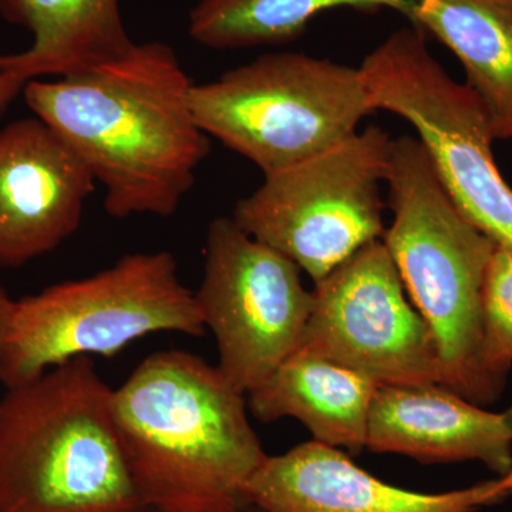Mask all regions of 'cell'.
<instances>
[{
	"instance_id": "7402d4cb",
	"label": "cell",
	"mask_w": 512,
	"mask_h": 512,
	"mask_svg": "<svg viewBox=\"0 0 512 512\" xmlns=\"http://www.w3.org/2000/svg\"><path fill=\"white\" fill-rule=\"evenodd\" d=\"M237 512H261L259 510H256L255 507H252V505H247V507L242 508V510H239Z\"/></svg>"
},
{
	"instance_id": "603a6c76",
	"label": "cell",
	"mask_w": 512,
	"mask_h": 512,
	"mask_svg": "<svg viewBox=\"0 0 512 512\" xmlns=\"http://www.w3.org/2000/svg\"><path fill=\"white\" fill-rule=\"evenodd\" d=\"M141 512H158V511H156V510H151V508H146V510L141 511Z\"/></svg>"
},
{
	"instance_id": "277c9868",
	"label": "cell",
	"mask_w": 512,
	"mask_h": 512,
	"mask_svg": "<svg viewBox=\"0 0 512 512\" xmlns=\"http://www.w3.org/2000/svg\"><path fill=\"white\" fill-rule=\"evenodd\" d=\"M392 227L383 244L436 340L443 387L487 406L503 390L483 363V289L497 244L458 210L417 138L393 140Z\"/></svg>"
},
{
	"instance_id": "4fadbf2b",
	"label": "cell",
	"mask_w": 512,
	"mask_h": 512,
	"mask_svg": "<svg viewBox=\"0 0 512 512\" xmlns=\"http://www.w3.org/2000/svg\"><path fill=\"white\" fill-rule=\"evenodd\" d=\"M366 447L421 463L480 461L505 476L512 468V406L488 412L439 384L379 386Z\"/></svg>"
},
{
	"instance_id": "7c38bea8",
	"label": "cell",
	"mask_w": 512,
	"mask_h": 512,
	"mask_svg": "<svg viewBox=\"0 0 512 512\" xmlns=\"http://www.w3.org/2000/svg\"><path fill=\"white\" fill-rule=\"evenodd\" d=\"M245 498L261 512H477L504 501L495 480L440 494L393 487L315 440L266 456Z\"/></svg>"
},
{
	"instance_id": "ac0fdd59",
	"label": "cell",
	"mask_w": 512,
	"mask_h": 512,
	"mask_svg": "<svg viewBox=\"0 0 512 512\" xmlns=\"http://www.w3.org/2000/svg\"><path fill=\"white\" fill-rule=\"evenodd\" d=\"M483 363L501 390L512 367V248L497 245L483 289Z\"/></svg>"
},
{
	"instance_id": "2e32d148",
	"label": "cell",
	"mask_w": 512,
	"mask_h": 512,
	"mask_svg": "<svg viewBox=\"0 0 512 512\" xmlns=\"http://www.w3.org/2000/svg\"><path fill=\"white\" fill-rule=\"evenodd\" d=\"M410 22L457 56L495 138L512 140V0H420Z\"/></svg>"
},
{
	"instance_id": "ba28073f",
	"label": "cell",
	"mask_w": 512,
	"mask_h": 512,
	"mask_svg": "<svg viewBox=\"0 0 512 512\" xmlns=\"http://www.w3.org/2000/svg\"><path fill=\"white\" fill-rule=\"evenodd\" d=\"M393 140L377 126L279 173L238 202L232 220L281 252L318 284L383 238L382 184Z\"/></svg>"
},
{
	"instance_id": "3957f363",
	"label": "cell",
	"mask_w": 512,
	"mask_h": 512,
	"mask_svg": "<svg viewBox=\"0 0 512 512\" xmlns=\"http://www.w3.org/2000/svg\"><path fill=\"white\" fill-rule=\"evenodd\" d=\"M113 389L90 357L0 399V512H141L121 453Z\"/></svg>"
},
{
	"instance_id": "30bf717a",
	"label": "cell",
	"mask_w": 512,
	"mask_h": 512,
	"mask_svg": "<svg viewBox=\"0 0 512 512\" xmlns=\"http://www.w3.org/2000/svg\"><path fill=\"white\" fill-rule=\"evenodd\" d=\"M382 239L359 249L315 284L299 352L362 373L377 386L439 384L436 340Z\"/></svg>"
},
{
	"instance_id": "e0dca14e",
	"label": "cell",
	"mask_w": 512,
	"mask_h": 512,
	"mask_svg": "<svg viewBox=\"0 0 512 512\" xmlns=\"http://www.w3.org/2000/svg\"><path fill=\"white\" fill-rule=\"evenodd\" d=\"M420 0H200L188 32L211 49L282 45L305 32L319 13L339 8L392 9L410 20Z\"/></svg>"
},
{
	"instance_id": "9a60e30c",
	"label": "cell",
	"mask_w": 512,
	"mask_h": 512,
	"mask_svg": "<svg viewBox=\"0 0 512 512\" xmlns=\"http://www.w3.org/2000/svg\"><path fill=\"white\" fill-rule=\"evenodd\" d=\"M377 387L356 370L296 350L248 394L247 403L264 423L293 417L318 443L357 454L366 448Z\"/></svg>"
},
{
	"instance_id": "6da1fadb",
	"label": "cell",
	"mask_w": 512,
	"mask_h": 512,
	"mask_svg": "<svg viewBox=\"0 0 512 512\" xmlns=\"http://www.w3.org/2000/svg\"><path fill=\"white\" fill-rule=\"evenodd\" d=\"M192 87L173 47L147 42L84 72L30 80L23 92L103 184L111 217H171L210 153Z\"/></svg>"
},
{
	"instance_id": "44dd1931",
	"label": "cell",
	"mask_w": 512,
	"mask_h": 512,
	"mask_svg": "<svg viewBox=\"0 0 512 512\" xmlns=\"http://www.w3.org/2000/svg\"><path fill=\"white\" fill-rule=\"evenodd\" d=\"M495 490H497V493L500 494L504 500L512 495V468L505 476H501L498 480H495Z\"/></svg>"
},
{
	"instance_id": "d6986e66",
	"label": "cell",
	"mask_w": 512,
	"mask_h": 512,
	"mask_svg": "<svg viewBox=\"0 0 512 512\" xmlns=\"http://www.w3.org/2000/svg\"><path fill=\"white\" fill-rule=\"evenodd\" d=\"M25 84L22 80L16 79L15 76H10V74L0 70V114L18 96V93L20 90H23Z\"/></svg>"
},
{
	"instance_id": "8fae6325",
	"label": "cell",
	"mask_w": 512,
	"mask_h": 512,
	"mask_svg": "<svg viewBox=\"0 0 512 512\" xmlns=\"http://www.w3.org/2000/svg\"><path fill=\"white\" fill-rule=\"evenodd\" d=\"M96 180L45 121L0 131V266H20L72 237Z\"/></svg>"
},
{
	"instance_id": "9c48e42d",
	"label": "cell",
	"mask_w": 512,
	"mask_h": 512,
	"mask_svg": "<svg viewBox=\"0 0 512 512\" xmlns=\"http://www.w3.org/2000/svg\"><path fill=\"white\" fill-rule=\"evenodd\" d=\"M194 295L217 340L218 369L245 396L298 350L313 305L299 266L227 217L208 228Z\"/></svg>"
},
{
	"instance_id": "ffe728a7",
	"label": "cell",
	"mask_w": 512,
	"mask_h": 512,
	"mask_svg": "<svg viewBox=\"0 0 512 512\" xmlns=\"http://www.w3.org/2000/svg\"><path fill=\"white\" fill-rule=\"evenodd\" d=\"M13 299L9 298L8 293L0 288V360H2L3 353V340H5L6 323H8V316L10 308H12Z\"/></svg>"
},
{
	"instance_id": "5b68a950",
	"label": "cell",
	"mask_w": 512,
	"mask_h": 512,
	"mask_svg": "<svg viewBox=\"0 0 512 512\" xmlns=\"http://www.w3.org/2000/svg\"><path fill=\"white\" fill-rule=\"evenodd\" d=\"M205 330L173 254L126 255L97 274L12 302L0 382L16 389L76 357L117 355L151 333Z\"/></svg>"
},
{
	"instance_id": "5bb4252c",
	"label": "cell",
	"mask_w": 512,
	"mask_h": 512,
	"mask_svg": "<svg viewBox=\"0 0 512 512\" xmlns=\"http://www.w3.org/2000/svg\"><path fill=\"white\" fill-rule=\"evenodd\" d=\"M0 16L32 33L25 52L0 55V70L23 83L93 69L136 45L119 0H0Z\"/></svg>"
},
{
	"instance_id": "52a82bcc",
	"label": "cell",
	"mask_w": 512,
	"mask_h": 512,
	"mask_svg": "<svg viewBox=\"0 0 512 512\" xmlns=\"http://www.w3.org/2000/svg\"><path fill=\"white\" fill-rule=\"evenodd\" d=\"M373 109L416 128L440 183L471 224L512 248V188L495 164L493 124L483 101L431 55L426 32L396 30L363 60Z\"/></svg>"
},
{
	"instance_id": "7a4b0ae2",
	"label": "cell",
	"mask_w": 512,
	"mask_h": 512,
	"mask_svg": "<svg viewBox=\"0 0 512 512\" xmlns=\"http://www.w3.org/2000/svg\"><path fill=\"white\" fill-rule=\"evenodd\" d=\"M245 394L200 356H148L111 393L121 453L144 507L237 512L268 454L249 423Z\"/></svg>"
},
{
	"instance_id": "8992f818",
	"label": "cell",
	"mask_w": 512,
	"mask_h": 512,
	"mask_svg": "<svg viewBox=\"0 0 512 512\" xmlns=\"http://www.w3.org/2000/svg\"><path fill=\"white\" fill-rule=\"evenodd\" d=\"M191 104L208 136L265 177L338 146L375 111L359 67L292 52L194 84Z\"/></svg>"
}]
</instances>
